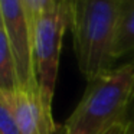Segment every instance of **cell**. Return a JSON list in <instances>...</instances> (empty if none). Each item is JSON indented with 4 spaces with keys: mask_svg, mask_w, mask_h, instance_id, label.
<instances>
[{
    "mask_svg": "<svg viewBox=\"0 0 134 134\" xmlns=\"http://www.w3.org/2000/svg\"><path fill=\"white\" fill-rule=\"evenodd\" d=\"M134 97V64L124 62L87 81V88L61 134H102L127 120Z\"/></svg>",
    "mask_w": 134,
    "mask_h": 134,
    "instance_id": "obj_1",
    "label": "cell"
},
{
    "mask_svg": "<svg viewBox=\"0 0 134 134\" xmlns=\"http://www.w3.org/2000/svg\"><path fill=\"white\" fill-rule=\"evenodd\" d=\"M120 6L121 0L71 2L69 29L74 51L87 81L117 66L114 46Z\"/></svg>",
    "mask_w": 134,
    "mask_h": 134,
    "instance_id": "obj_2",
    "label": "cell"
},
{
    "mask_svg": "<svg viewBox=\"0 0 134 134\" xmlns=\"http://www.w3.org/2000/svg\"><path fill=\"white\" fill-rule=\"evenodd\" d=\"M22 4L32 27L33 62L39 94L48 113L52 114L62 39L69 29L71 2L22 0Z\"/></svg>",
    "mask_w": 134,
    "mask_h": 134,
    "instance_id": "obj_3",
    "label": "cell"
},
{
    "mask_svg": "<svg viewBox=\"0 0 134 134\" xmlns=\"http://www.w3.org/2000/svg\"><path fill=\"white\" fill-rule=\"evenodd\" d=\"M0 32L7 39L18 66L20 88L39 91L33 62V38L22 0L0 2Z\"/></svg>",
    "mask_w": 134,
    "mask_h": 134,
    "instance_id": "obj_4",
    "label": "cell"
},
{
    "mask_svg": "<svg viewBox=\"0 0 134 134\" xmlns=\"http://www.w3.org/2000/svg\"><path fill=\"white\" fill-rule=\"evenodd\" d=\"M2 92V91H0ZM7 95L15 118L22 134H55L56 125L53 115L48 113L42 102L39 91L19 88L16 92Z\"/></svg>",
    "mask_w": 134,
    "mask_h": 134,
    "instance_id": "obj_5",
    "label": "cell"
},
{
    "mask_svg": "<svg viewBox=\"0 0 134 134\" xmlns=\"http://www.w3.org/2000/svg\"><path fill=\"white\" fill-rule=\"evenodd\" d=\"M134 55V0H121L120 15L117 22L114 59Z\"/></svg>",
    "mask_w": 134,
    "mask_h": 134,
    "instance_id": "obj_6",
    "label": "cell"
},
{
    "mask_svg": "<svg viewBox=\"0 0 134 134\" xmlns=\"http://www.w3.org/2000/svg\"><path fill=\"white\" fill-rule=\"evenodd\" d=\"M20 88L15 58L10 52L7 39L0 32V91L13 94Z\"/></svg>",
    "mask_w": 134,
    "mask_h": 134,
    "instance_id": "obj_7",
    "label": "cell"
},
{
    "mask_svg": "<svg viewBox=\"0 0 134 134\" xmlns=\"http://www.w3.org/2000/svg\"><path fill=\"white\" fill-rule=\"evenodd\" d=\"M0 134H22L6 94L0 92Z\"/></svg>",
    "mask_w": 134,
    "mask_h": 134,
    "instance_id": "obj_8",
    "label": "cell"
},
{
    "mask_svg": "<svg viewBox=\"0 0 134 134\" xmlns=\"http://www.w3.org/2000/svg\"><path fill=\"white\" fill-rule=\"evenodd\" d=\"M130 122H128V120H124V121L117 122L115 125H113L110 130H107L102 134H130Z\"/></svg>",
    "mask_w": 134,
    "mask_h": 134,
    "instance_id": "obj_9",
    "label": "cell"
},
{
    "mask_svg": "<svg viewBox=\"0 0 134 134\" xmlns=\"http://www.w3.org/2000/svg\"><path fill=\"white\" fill-rule=\"evenodd\" d=\"M127 120H128V122H130V128H131V133L134 134V97H133V101H131L130 110H128V115H127Z\"/></svg>",
    "mask_w": 134,
    "mask_h": 134,
    "instance_id": "obj_10",
    "label": "cell"
},
{
    "mask_svg": "<svg viewBox=\"0 0 134 134\" xmlns=\"http://www.w3.org/2000/svg\"><path fill=\"white\" fill-rule=\"evenodd\" d=\"M128 62H131V64H134V55L130 56V59H128Z\"/></svg>",
    "mask_w": 134,
    "mask_h": 134,
    "instance_id": "obj_11",
    "label": "cell"
},
{
    "mask_svg": "<svg viewBox=\"0 0 134 134\" xmlns=\"http://www.w3.org/2000/svg\"><path fill=\"white\" fill-rule=\"evenodd\" d=\"M130 134H133V133H131V131H130Z\"/></svg>",
    "mask_w": 134,
    "mask_h": 134,
    "instance_id": "obj_12",
    "label": "cell"
}]
</instances>
